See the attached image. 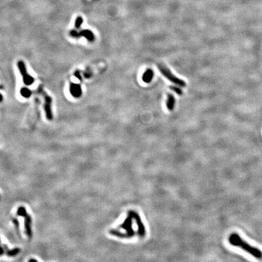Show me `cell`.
Wrapping results in <instances>:
<instances>
[{"label":"cell","mask_w":262,"mask_h":262,"mask_svg":"<svg viewBox=\"0 0 262 262\" xmlns=\"http://www.w3.org/2000/svg\"><path fill=\"white\" fill-rule=\"evenodd\" d=\"M158 68L160 71V72L163 75V76H165V77L170 81L177 84V85H179L181 87H184L186 86V83L184 81L175 77V76L169 70L167 69V67H166L165 66L162 64H158Z\"/></svg>","instance_id":"7a4b0ae2"},{"label":"cell","mask_w":262,"mask_h":262,"mask_svg":"<svg viewBox=\"0 0 262 262\" xmlns=\"http://www.w3.org/2000/svg\"><path fill=\"white\" fill-rule=\"evenodd\" d=\"M24 228L25 233L29 238H31L32 236V218L30 215H27L24 217Z\"/></svg>","instance_id":"5b68a950"},{"label":"cell","mask_w":262,"mask_h":262,"mask_svg":"<svg viewBox=\"0 0 262 262\" xmlns=\"http://www.w3.org/2000/svg\"><path fill=\"white\" fill-rule=\"evenodd\" d=\"M2 100H3V96L1 94H0V102H1Z\"/></svg>","instance_id":"ac0fdd59"},{"label":"cell","mask_w":262,"mask_h":262,"mask_svg":"<svg viewBox=\"0 0 262 262\" xmlns=\"http://www.w3.org/2000/svg\"><path fill=\"white\" fill-rule=\"evenodd\" d=\"M172 91H174V92H175L176 94H177L178 95H181L182 94H183V91H182V90L180 88H178V87H176V86H170V88H169Z\"/></svg>","instance_id":"5bb4252c"},{"label":"cell","mask_w":262,"mask_h":262,"mask_svg":"<svg viewBox=\"0 0 262 262\" xmlns=\"http://www.w3.org/2000/svg\"><path fill=\"white\" fill-rule=\"evenodd\" d=\"M18 69L23 76V82L24 83L26 84V86H30L31 84H32L34 82V79L30 76V75H29L28 73L27 70H26V66H25V64L24 63L23 61H20L18 62Z\"/></svg>","instance_id":"277c9868"},{"label":"cell","mask_w":262,"mask_h":262,"mask_svg":"<svg viewBox=\"0 0 262 262\" xmlns=\"http://www.w3.org/2000/svg\"><path fill=\"white\" fill-rule=\"evenodd\" d=\"M85 37L89 41H94L95 40V36L90 30H83L79 32V37Z\"/></svg>","instance_id":"52a82bcc"},{"label":"cell","mask_w":262,"mask_h":262,"mask_svg":"<svg viewBox=\"0 0 262 262\" xmlns=\"http://www.w3.org/2000/svg\"><path fill=\"white\" fill-rule=\"evenodd\" d=\"M70 35L73 38H80L79 32H78L76 30H72L70 32Z\"/></svg>","instance_id":"9a60e30c"},{"label":"cell","mask_w":262,"mask_h":262,"mask_svg":"<svg viewBox=\"0 0 262 262\" xmlns=\"http://www.w3.org/2000/svg\"><path fill=\"white\" fill-rule=\"evenodd\" d=\"M83 20L81 17V16H78V17H77V20H76V21H75V28L79 29L81 27V24L83 23Z\"/></svg>","instance_id":"4fadbf2b"},{"label":"cell","mask_w":262,"mask_h":262,"mask_svg":"<svg viewBox=\"0 0 262 262\" xmlns=\"http://www.w3.org/2000/svg\"><path fill=\"white\" fill-rule=\"evenodd\" d=\"M38 92H40L44 98V110L46 112V117L49 120H52L53 118V115L51 109L52 98L46 94L41 87H38Z\"/></svg>","instance_id":"3957f363"},{"label":"cell","mask_w":262,"mask_h":262,"mask_svg":"<svg viewBox=\"0 0 262 262\" xmlns=\"http://www.w3.org/2000/svg\"><path fill=\"white\" fill-rule=\"evenodd\" d=\"M154 77V72L151 69L146 70L143 75V80L146 83H149Z\"/></svg>","instance_id":"ba28073f"},{"label":"cell","mask_w":262,"mask_h":262,"mask_svg":"<svg viewBox=\"0 0 262 262\" xmlns=\"http://www.w3.org/2000/svg\"><path fill=\"white\" fill-rule=\"evenodd\" d=\"M175 101V100L174 96L172 94H169L167 96L166 106L167 109L169 110V111H172V110L174 108Z\"/></svg>","instance_id":"9c48e42d"},{"label":"cell","mask_w":262,"mask_h":262,"mask_svg":"<svg viewBox=\"0 0 262 262\" xmlns=\"http://www.w3.org/2000/svg\"><path fill=\"white\" fill-rule=\"evenodd\" d=\"M20 252V249L18 248L12 249L11 250H9L7 251V255L9 257H14L16 256Z\"/></svg>","instance_id":"7c38bea8"},{"label":"cell","mask_w":262,"mask_h":262,"mask_svg":"<svg viewBox=\"0 0 262 262\" xmlns=\"http://www.w3.org/2000/svg\"><path fill=\"white\" fill-rule=\"evenodd\" d=\"M4 249L3 247L0 246V256L3 255V254H4Z\"/></svg>","instance_id":"e0dca14e"},{"label":"cell","mask_w":262,"mask_h":262,"mask_svg":"<svg viewBox=\"0 0 262 262\" xmlns=\"http://www.w3.org/2000/svg\"><path fill=\"white\" fill-rule=\"evenodd\" d=\"M37 261L36 260H35V259H30V260H29V261Z\"/></svg>","instance_id":"d6986e66"},{"label":"cell","mask_w":262,"mask_h":262,"mask_svg":"<svg viewBox=\"0 0 262 262\" xmlns=\"http://www.w3.org/2000/svg\"><path fill=\"white\" fill-rule=\"evenodd\" d=\"M16 214H17L18 216L23 217L24 218L28 215L26 208H25L23 206H20V207L18 208V209L17 210V213H16Z\"/></svg>","instance_id":"8fae6325"},{"label":"cell","mask_w":262,"mask_h":262,"mask_svg":"<svg viewBox=\"0 0 262 262\" xmlns=\"http://www.w3.org/2000/svg\"><path fill=\"white\" fill-rule=\"evenodd\" d=\"M229 240L231 244L234 245V246L241 247L243 249L249 253L250 254H251L254 257L258 258H260L262 257V252L260 249L255 247L251 246V245H249L246 242L242 240L238 234H232L230 236Z\"/></svg>","instance_id":"6da1fadb"},{"label":"cell","mask_w":262,"mask_h":262,"mask_svg":"<svg viewBox=\"0 0 262 262\" xmlns=\"http://www.w3.org/2000/svg\"><path fill=\"white\" fill-rule=\"evenodd\" d=\"M20 93H21V95L23 97L26 98H29L31 96V94H32L31 90H29L27 88H23L22 89H21Z\"/></svg>","instance_id":"30bf717a"},{"label":"cell","mask_w":262,"mask_h":262,"mask_svg":"<svg viewBox=\"0 0 262 262\" xmlns=\"http://www.w3.org/2000/svg\"><path fill=\"white\" fill-rule=\"evenodd\" d=\"M75 75L76 77H77L78 79L81 80V75H80V72H79L78 71H77V72H76L75 73Z\"/></svg>","instance_id":"2e32d148"},{"label":"cell","mask_w":262,"mask_h":262,"mask_svg":"<svg viewBox=\"0 0 262 262\" xmlns=\"http://www.w3.org/2000/svg\"><path fill=\"white\" fill-rule=\"evenodd\" d=\"M71 95L75 98H79L82 94V90L80 84L71 83L70 86Z\"/></svg>","instance_id":"8992f818"}]
</instances>
